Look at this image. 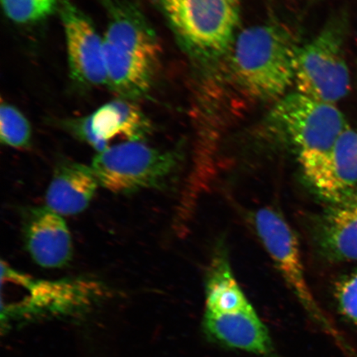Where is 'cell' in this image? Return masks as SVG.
I'll return each instance as SVG.
<instances>
[{"instance_id": "1", "label": "cell", "mask_w": 357, "mask_h": 357, "mask_svg": "<svg viewBox=\"0 0 357 357\" xmlns=\"http://www.w3.org/2000/svg\"><path fill=\"white\" fill-rule=\"evenodd\" d=\"M101 281L88 278H35L1 261V329L33 321L77 316L107 297Z\"/></svg>"}, {"instance_id": "2", "label": "cell", "mask_w": 357, "mask_h": 357, "mask_svg": "<svg viewBox=\"0 0 357 357\" xmlns=\"http://www.w3.org/2000/svg\"><path fill=\"white\" fill-rule=\"evenodd\" d=\"M300 47L291 31L279 22L249 26L231 47L235 82L254 100L278 101L294 84Z\"/></svg>"}, {"instance_id": "3", "label": "cell", "mask_w": 357, "mask_h": 357, "mask_svg": "<svg viewBox=\"0 0 357 357\" xmlns=\"http://www.w3.org/2000/svg\"><path fill=\"white\" fill-rule=\"evenodd\" d=\"M108 84L124 99L144 96L153 86L160 48L153 29L131 3L113 1L104 35Z\"/></svg>"}, {"instance_id": "4", "label": "cell", "mask_w": 357, "mask_h": 357, "mask_svg": "<svg viewBox=\"0 0 357 357\" xmlns=\"http://www.w3.org/2000/svg\"><path fill=\"white\" fill-rule=\"evenodd\" d=\"M178 43L195 59L212 62L231 50L241 0H158Z\"/></svg>"}, {"instance_id": "5", "label": "cell", "mask_w": 357, "mask_h": 357, "mask_svg": "<svg viewBox=\"0 0 357 357\" xmlns=\"http://www.w3.org/2000/svg\"><path fill=\"white\" fill-rule=\"evenodd\" d=\"M268 119L296 149L303 172L323 162L349 127L336 105L298 91L276 101Z\"/></svg>"}, {"instance_id": "6", "label": "cell", "mask_w": 357, "mask_h": 357, "mask_svg": "<svg viewBox=\"0 0 357 357\" xmlns=\"http://www.w3.org/2000/svg\"><path fill=\"white\" fill-rule=\"evenodd\" d=\"M348 33L346 13H337L310 43L298 49L294 84L312 99L336 105L350 91L346 61Z\"/></svg>"}, {"instance_id": "7", "label": "cell", "mask_w": 357, "mask_h": 357, "mask_svg": "<svg viewBox=\"0 0 357 357\" xmlns=\"http://www.w3.org/2000/svg\"><path fill=\"white\" fill-rule=\"evenodd\" d=\"M178 165L172 151L147 145L144 141L119 142L98 153L91 167L100 185L116 194H130L166 184Z\"/></svg>"}, {"instance_id": "8", "label": "cell", "mask_w": 357, "mask_h": 357, "mask_svg": "<svg viewBox=\"0 0 357 357\" xmlns=\"http://www.w3.org/2000/svg\"><path fill=\"white\" fill-rule=\"evenodd\" d=\"M259 236L272 261L305 309L330 330L329 324L314 301L305 275L296 234L281 214L271 208L258 211L254 218Z\"/></svg>"}, {"instance_id": "9", "label": "cell", "mask_w": 357, "mask_h": 357, "mask_svg": "<svg viewBox=\"0 0 357 357\" xmlns=\"http://www.w3.org/2000/svg\"><path fill=\"white\" fill-rule=\"evenodd\" d=\"M60 10L74 79L88 86L108 84L104 38L87 16L73 3L64 1Z\"/></svg>"}, {"instance_id": "10", "label": "cell", "mask_w": 357, "mask_h": 357, "mask_svg": "<svg viewBox=\"0 0 357 357\" xmlns=\"http://www.w3.org/2000/svg\"><path fill=\"white\" fill-rule=\"evenodd\" d=\"M70 128L98 153L108 149L114 139L144 141L151 132L149 119L128 99L111 101L95 113L73 122Z\"/></svg>"}, {"instance_id": "11", "label": "cell", "mask_w": 357, "mask_h": 357, "mask_svg": "<svg viewBox=\"0 0 357 357\" xmlns=\"http://www.w3.org/2000/svg\"><path fill=\"white\" fill-rule=\"evenodd\" d=\"M26 250L40 266L56 269L69 264L73 256V238L63 217L47 206L26 211L24 221Z\"/></svg>"}, {"instance_id": "12", "label": "cell", "mask_w": 357, "mask_h": 357, "mask_svg": "<svg viewBox=\"0 0 357 357\" xmlns=\"http://www.w3.org/2000/svg\"><path fill=\"white\" fill-rule=\"evenodd\" d=\"M320 195L339 204L357 190V132L347 127L323 162L303 171Z\"/></svg>"}, {"instance_id": "13", "label": "cell", "mask_w": 357, "mask_h": 357, "mask_svg": "<svg viewBox=\"0 0 357 357\" xmlns=\"http://www.w3.org/2000/svg\"><path fill=\"white\" fill-rule=\"evenodd\" d=\"M204 324L209 336L222 344L262 356H273L269 333L252 306L229 314L205 312Z\"/></svg>"}, {"instance_id": "14", "label": "cell", "mask_w": 357, "mask_h": 357, "mask_svg": "<svg viewBox=\"0 0 357 357\" xmlns=\"http://www.w3.org/2000/svg\"><path fill=\"white\" fill-rule=\"evenodd\" d=\"M99 181L91 167L74 162L56 166L46 194V206L61 216H73L89 207Z\"/></svg>"}, {"instance_id": "15", "label": "cell", "mask_w": 357, "mask_h": 357, "mask_svg": "<svg viewBox=\"0 0 357 357\" xmlns=\"http://www.w3.org/2000/svg\"><path fill=\"white\" fill-rule=\"evenodd\" d=\"M205 312L229 314L251 307L234 278L225 252L213 257L207 275Z\"/></svg>"}, {"instance_id": "16", "label": "cell", "mask_w": 357, "mask_h": 357, "mask_svg": "<svg viewBox=\"0 0 357 357\" xmlns=\"http://www.w3.org/2000/svg\"><path fill=\"white\" fill-rule=\"evenodd\" d=\"M319 238L325 252L337 261H357V218L337 204L319 222Z\"/></svg>"}, {"instance_id": "17", "label": "cell", "mask_w": 357, "mask_h": 357, "mask_svg": "<svg viewBox=\"0 0 357 357\" xmlns=\"http://www.w3.org/2000/svg\"><path fill=\"white\" fill-rule=\"evenodd\" d=\"M32 130L28 119L10 104H3L0 109V139L3 144L15 149L29 146Z\"/></svg>"}, {"instance_id": "18", "label": "cell", "mask_w": 357, "mask_h": 357, "mask_svg": "<svg viewBox=\"0 0 357 357\" xmlns=\"http://www.w3.org/2000/svg\"><path fill=\"white\" fill-rule=\"evenodd\" d=\"M1 3L8 19L20 24L43 20L57 6V0H1Z\"/></svg>"}, {"instance_id": "19", "label": "cell", "mask_w": 357, "mask_h": 357, "mask_svg": "<svg viewBox=\"0 0 357 357\" xmlns=\"http://www.w3.org/2000/svg\"><path fill=\"white\" fill-rule=\"evenodd\" d=\"M336 297L342 314L357 326V271L339 281Z\"/></svg>"}, {"instance_id": "20", "label": "cell", "mask_w": 357, "mask_h": 357, "mask_svg": "<svg viewBox=\"0 0 357 357\" xmlns=\"http://www.w3.org/2000/svg\"><path fill=\"white\" fill-rule=\"evenodd\" d=\"M339 204H342L343 207L357 218V190L349 197Z\"/></svg>"}, {"instance_id": "21", "label": "cell", "mask_w": 357, "mask_h": 357, "mask_svg": "<svg viewBox=\"0 0 357 357\" xmlns=\"http://www.w3.org/2000/svg\"><path fill=\"white\" fill-rule=\"evenodd\" d=\"M315 1H318V0H315Z\"/></svg>"}]
</instances>
